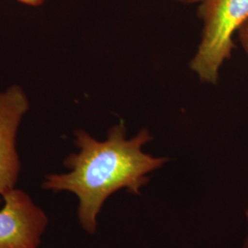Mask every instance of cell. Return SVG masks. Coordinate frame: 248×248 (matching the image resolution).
<instances>
[{
	"mask_svg": "<svg viewBox=\"0 0 248 248\" xmlns=\"http://www.w3.org/2000/svg\"><path fill=\"white\" fill-rule=\"evenodd\" d=\"M152 140L146 128L133 137H127L124 122L113 125L103 141L84 130H78L75 143L78 150L63 162L68 172L46 175L42 187L76 196L80 225L89 234H95L98 215L107 200L122 189L141 195L142 187L149 182V175L169 161L168 157L144 152V146Z\"/></svg>",
	"mask_w": 248,
	"mask_h": 248,
	"instance_id": "1",
	"label": "cell"
},
{
	"mask_svg": "<svg viewBox=\"0 0 248 248\" xmlns=\"http://www.w3.org/2000/svg\"><path fill=\"white\" fill-rule=\"evenodd\" d=\"M198 17L202 30L189 66L202 83L216 85L235 47L233 37L248 20V0H203Z\"/></svg>",
	"mask_w": 248,
	"mask_h": 248,
	"instance_id": "2",
	"label": "cell"
},
{
	"mask_svg": "<svg viewBox=\"0 0 248 248\" xmlns=\"http://www.w3.org/2000/svg\"><path fill=\"white\" fill-rule=\"evenodd\" d=\"M49 218L25 191L3 196L0 209V248H39Z\"/></svg>",
	"mask_w": 248,
	"mask_h": 248,
	"instance_id": "3",
	"label": "cell"
},
{
	"mask_svg": "<svg viewBox=\"0 0 248 248\" xmlns=\"http://www.w3.org/2000/svg\"><path fill=\"white\" fill-rule=\"evenodd\" d=\"M29 108V99L21 87L13 85L0 92V203L18 182L21 165L17 133Z\"/></svg>",
	"mask_w": 248,
	"mask_h": 248,
	"instance_id": "4",
	"label": "cell"
},
{
	"mask_svg": "<svg viewBox=\"0 0 248 248\" xmlns=\"http://www.w3.org/2000/svg\"><path fill=\"white\" fill-rule=\"evenodd\" d=\"M237 37L239 40L240 45L248 58V20L240 28L237 32Z\"/></svg>",
	"mask_w": 248,
	"mask_h": 248,
	"instance_id": "5",
	"label": "cell"
},
{
	"mask_svg": "<svg viewBox=\"0 0 248 248\" xmlns=\"http://www.w3.org/2000/svg\"><path fill=\"white\" fill-rule=\"evenodd\" d=\"M18 2L25 4L28 6H31V7H38L43 5L45 2V0H18Z\"/></svg>",
	"mask_w": 248,
	"mask_h": 248,
	"instance_id": "6",
	"label": "cell"
},
{
	"mask_svg": "<svg viewBox=\"0 0 248 248\" xmlns=\"http://www.w3.org/2000/svg\"><path fill=\"white\" fill-rule=\"evenodd\" d=\"M177 3H180V4H184V5H193V4H200L202 1L203 0H174Z\"/></svg>",
	"mask_w": 248,
	"mask_h": 248,
	"instance_id": "7",
	"label": "cell"
},
{
	"mask_svg": "<svg viewBox=\"0 0 248 248\" xmlns=\"http://www.w3.org/2000/svg\"><path fill=\"white\" fill-rule=\"evenodd\" d=\"M246 216H247V219H248V211L246 213ZM248 248V236L246 237V240H245V242H244V244H243V246H242V248Z\"/></svg>",
	"mask_w": 248,
	"mask_h": 248,
	"instance_id": "8",
	"label": "cell"
}]
</instances>
